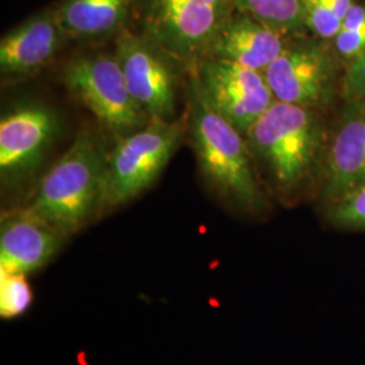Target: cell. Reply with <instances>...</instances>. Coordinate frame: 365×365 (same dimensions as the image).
I'll use <instances>...</instances> for the list:
<instances>
[{
    "label": "cell",
    "instance_id": "obj_14",
    "mask_svg": "<svg viewBox=\"0 0 365 365\" xmlns=\"http://www.w3.org/2000/svg\"><path fill=\"white\" fill-rule=\"evenodd\" d=\"M291 38L248 14L235 11L205 58L232 61L264 73L286 49Z\"/></svg>",
    "mask_w": 365,
    "mask_h": 365
},
{
    "label": "cell",
    "instance_id": "obj_4",
    "mask_svg": "<svg viewBox=\"0 0 365 365\" xmlns=\"http://www.w3.org/2000/svg\"><path fill=\"white\" fill-rule=\"evenodd\" d=\"M187 131L185 114L173 120H150L138 130L117 137L106 157L99 217L148 191L168 165Z\"/></svg>",
    "mask_w": 365,
    "mask_h": 365
},
{
    "label": "cell",
    "instance_id": "obj_16",
    "mask_svg": "<svg viewBox=\"0 0 365 365\" xmlns=\"http://www.w3.org/2000/svg\"><path fill=\"white\" fill-rule=\"evenodd\" d=\"M235 9L288 37L307 34L303 16L304 0H235Z\"/></svg>",
    "mask_w": 365,
    "mask_h": 365
},
{
    "label": "cell",
    "instance_id": "obj_6",
    "mask_svg": "<svg viewBox=\"0 0 365 365\" xmlns=\"http://www.w3.org/2000/svg\"><path fill=\"white\" fill-rule=\"evenodd\" d=\"M344 73L331 42L303 34L289 39L264 76L274 101L327 113L341 99Z\"/></svg>",
    "mask_w": 365,
    "mask_h": 365
},
{
    "label": "cell",
    "instance_id": "obj_22",
    "mask_svg": "<svg viewBox=\"0 0 365 365\" xmlns=\"http://www.w3.org/2000/svg\"><path fill=\"white\" fill-rule=\"evenodd\" d=\"M361 185H365V176L364 179H363V182H361V184H360V187H361Z\"/></svg>",
    "mask_w": 365,
    "mask_h": 365
},
{
    "label": "cell",
    "instance_id": "obj_12",
    "mask_svg": "<svg viewBox=\"0 0 365 365\" xmlns=\"http://www.w3.org/2000/svg\"><path fill=\"white\" fill-rule=\"evenodd\" d=\"M66 38L56 7L34 14L7 31L0 41L3 81H16L37 75L60 52Z\"/></svg>",
    "mask_w": 365,
    "mask_h": 365
},
{
    "label": "cell",
    "instance_id": "obj_8",
    "mask_svg": "<svg viewBox=\"0 0 365 365\" xmlns=\"http://www.w3.org/2000/svg\"><path fill=\"white\" fill-rule=\"evenodd\" d=\"M63 123L51 106L25 102L1 115L0 179L3 188H16L36 175L61 134Z\"/></svg>",
    "mask_w": 365,
    "mask_h": 365
},
{
    "label": "cell",
    "instance_id": "obj_18",
    "mask_svg": "<svg viewBox=\"0 0 365 365\" xmlns=\"http://www.w3.org/2000/svg\"><path fill=\"white\" fill-rule=\"evenodd\" d=\"M331 48L344 68L365 54V3L356 1L346 15Z\"/></svg>",
    "mask_w": 365,
    "mask_h": 365
},
{
    "label": "cell",
    "instance_id": "obj_13",
    "mask_svg": "<svg viewBox=\"0 0 365 365\" xmlns=\"http://www.w3.org/2000/svg\"><path fill=\"white\" fill-rule=\"evenodd\" d=\"M66 240L26 209L10 210L0 223V272L34 274L53 260Z\"/></svg>",
    "mask_w": 365,
    "mask_h": 365
},
{
    "label": "cell",
    "instance_id": "obj_10",
    "mask_svg": "<svg viewBox=\"0 0 365 365\" xmlns=\"http://www.w3.org/2000/svg\"><path fill=\"white\" fill-rule=\"evenodd\" d=\"M210 105L244 135L274 103L262 72L220 58H205L192 71Z\"/></svg>",
    "mask_w": 365,
    "mask_h": 365
},
{
    "label": "cell",
    "instance_id": "obj_17",
    "mask_svg": "<svg viewBox=\"0 0 365 365\" xmlns=\"http://www.w3.org/2000/svg\"><path fill=\"white\" fill-rule=\"evenodd\" d=\"M357 0H304V30L309 36L331 42Z\"/></svg>",
    "mask_w": 365,
    "mask_h": 365
},
{
    "label": "cell",
    "instance_id": "obj_20",
    "mask_svg": "<svg viewBox=\"0 0 365 365\" xmlns=\"http://www.w3.org/2000/svg\"><path fill=\"white\" fill-rule=\"evenodd\" d=\"M34 299L26 274L0 272V317L15 319L26 313Z\"/></svg>",
    "mask_w": 365,
    "mask_h": 365
},
{
    "label": "cell",
    "instance_id": "obj_1",
    "mask_svg": "<svg viewBox=\"0 0 365 365\" xmlns=\"http://www.w3.org/2000/svg\"><path fill=\"white\" fill-rule=\"evenodd\" d=\"M324 114L274 101L245 134L261 182L284 205L319 190L329 135Z\"/></svg>",
    "mask_w": 365,
    "mask_h": 365
},
{
    "label": "cell",
    "instance_id": "obj_3",
    "mask_svg": "<svg viewBox=\"0 0 365 365\" xmlns=\"http://www.w3.org/2000/svg\"><path fill=\"white\" fill-rule=\"evenodd\" d=\"M106 157L105 144L96 133L78 131L22 207L66 238L76 235L99 217Z\"/></svg>",
    "mask_w": 365,
    "mask_h": 365
},
{
    "label": "cell",
    "instance_id": "obj_11",
    "mask_svg": "<svg viewBox=\"0 0 365 365\" xmlns=\"http://www.w3.org/2000/svg\"><path fill=\"white\" fill-rule=\"evenodd\" d=\"M365 176V102L342 101L333 128L329 129L327 153L318 195L331 203L360 187Z\"/></svg>",
    "mask_w": 365,
    "mask_h": 365
},
{
    "label": "cell",
    "instance_id": "obj_9",
    "mask_svg": "<svg viewBox=\"0 0 365 365\" xmlns=\"http://www.w3.org/2000/svg\"><path fill=\"white\" fill-rule=\"evenodd\" d=\"M115 57L135 103L150 120L176 119L179 64L144 34L123 29Z\"/></svg>",
    "mask_w": 365,
    "mask_h": 365
},
{
    "label": "cell",
    "instance_id": "obj_21",
    "mask_svg": "<svg viewBox=\"0 0 365 365\" xmlns=\"http://www.w3.org/2000/svg\"><path fill=\"white\" fill-rule=\"evenodd\" d=\"M341 101L365 102V54L345 68Z\"/></svg>",
    "mask_w": 365,
    "mask_h": 365
},
{
    "label": "cell",
    "instance_id": "obj_19",
    "mask_svg": "<svg viewBox=\"0 0 365 365\" xmlns=\"http://www.w3.org/2000/svg\"><path fill=\"white\" fill-rule=\"evenodd\" d=\"M324 218L339 230L365 232V185L324 205Z\"/></svg>",
    "mask_w": 365,
    "mask_h": 365
},
{
    "label": "cell",
    "instance_id": "obj_7",
    "mask_svg": "<svg viewBox=\"0 0 365 365\" xmlns=\"http://www.w3.org/2000/svg\"><path fill=\"white\" fill-rule=\"evenodd\" d=\"M63 83L117 137L150 122L133 99L115 54L88 53L72 58L63 69Z\"/></svg>",
    "mask_w": 365,
    "mask_h": 365
},
{
    "label": "cell",
    "instance_id": "obj_5",
    "mask_svg": "<svg viewBox=\"0 0 365 365\" xmlns=\"http://www.w3.org/2000/svg\"><path fill=\"white\" fill-rule=\"evenodd\" d=\"M141 34L194 71L235 14V0H135Z\"/></svg>",
    "mask_w": 365,
    "mask_h": 365
},
{
    "label": "cell",
    "instance_id": "obj_15",
    "mask_svg": "<svg viewBox=\"0 0 365 365\" xmlns=\"http://www.w3.org/2000/svg\"><path fill=\"white\" fill-rule=\"evenodd\" d=\"M135 0H63L56 7L66 38L93 41L118 36Z\"/></svg>",
    "mask_w": 365,
    "mask_h": 365
},
{
    "label": "cell",
    "instance_id": "obj_2",
    "mask_svg": "<svg viewBox=\"0 0 365 365\" xmlns=\"http://www.w3.org/2000/svg\"><path fill=\"white\" fill-rule=\"evenodd\" d=\"M188 131L199 170L222 203L250 218L269 211V200L242 133L210 105L192 73L188 86Z\"/></svg>",
    "mask_w": 365,
    "mask_h": 365
}]
</instances>
